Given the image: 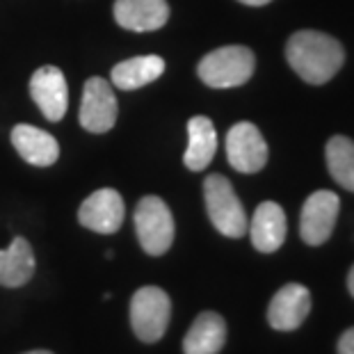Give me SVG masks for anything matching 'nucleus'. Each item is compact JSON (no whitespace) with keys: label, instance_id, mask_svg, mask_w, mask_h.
<instances>
[{"label":"nucleus","instance_id":"obj_8","mask_svg":"<svg viewBox=\"0 0 354 354\" xmlns=\"http://www.w3.org/2000/svg\"><path fill=\"white\" fill-rule=\"evenodd\" d=\"M117 96L108 80L99 76L89 78L82 89L80 126L89 133H108L117 122Z\"/></svg>","mask_w":354,"mask_h":354},{"label":"nucleus","instance_id":"obj_14","mask_svg":"<svg viewBox=\"0 0 354 354\" xmlns=\"http://www.w3.org/2000/svg\"><path fill=\"white\" fill-rule=\"evenodd\" d=\"M12 145L19 151V156L26 162L35 165V167H48L57 160L59 145L50 133L41 131V128L19 124L12 131Z\"/></svg>","mask_w":354,"mask_h":354},{"label":"nucleus","instance_id":"obj_7","mask_svg":"<svg viewBox=\"0 0 354 354\" xmlns=\"http://www.w3.org/2000/svg\"><path fill=\"white\" fill-rule=\"evenodd\" d=\"M227 156L229 165L240 174H256L268 162V145L254 124L240 122L227 135Z\"/></svg>","mask_w":354,"mask_h":354},{"label":"nucleus","instance_id":"obj_23","mask_svg":"<svg viewBox=\"0 0 354 354\" xmlns=\"http://www.w3.org/2000/svg\"><path fill=\"white\" fill-rule=\"evenodd\" d=\"M26 354H53L48 350H32V352H26Z\"/></svg>","mask_w":354,"mask_h":354},{"label":"nucleus","instance_id":"obj_13","mask_svg":"<svg viewBox=\"0 0 354 354\" xmlns=\"http://www.w3.org/2000/svg\"><path fill=\"white\" fill-rule=\"evenodd\" d=\"M247 231H250V236H252V245L261 254L277 252L279 247L283 245L286 231H288L283 208L274 201H263L261 206L256 208Z\"/></svg>","mask_w":354,"mask_h":354},{"label":"nucleus","instance_id":"obj_12","mask_svg":"<svg viewBox=\"0 0 354 354\" xmlns=\"http://www.w3.org/2000/svg\"><path fill=\"white\" fill-rule=\"evenodd\" d=\"M115 19L133 32H151L167 24L169 5L167 0H117Z\"/></svg>","mask_w":354,"mask_h":354},{"label":"nucleus","instance_id":"obj_16","mask_svg":"<svg viewBox=\"0 0 354 354\" xmlns=\"http://www.w3.org/2000/svg\"><path fill=\"white\" fill-rule=\"evenodd\" d=\"M217 133L208 117H192L187 122V149L183 156L185 167L190 171H203L215 158Z\"/></svg>","mask_w":354,"mask_h":354},{"label":"nucleus","instance_id":"obj_1","mask_svg":"<svg viewBox=\"0 0 354 354\" xmlns=\"http://www.w3.org/2000/svg\"><path fill=\"white\" fill-rule=\"evenodd\" d=\"M290 69L308 85H325L345 62L343 44L318 30H299L286 44Z\"/></svg>","mask_w":354,"mask_h":354},{"label":"nucleus","instance_id":"obj_20","mask_svg":"<svg viewBox=\"0 0 354 354\" xmlns=\"http://www.w3.org/2000/svg\"><path fill=\"white\" fill-rule=\"evenodd\" d=\"M338 354H354V327L345 329L338 338Z\"/></svg>","mask_w":354,"mask_h":354},{"label":"nucleus","instance_id":"obj_9","mask_svg":"<svg viewBox=\"0 0 354 354\" xmlns=\"http://www.w3.org/2000/svg\"><path fill=\"white\" fill-rule=\"evenodd\" d=\"M124 199L112 187H103L80 203L78 220L85 229L96 233H115L124 224Z\"/></svg>","mask_w":354,"mask_h":354},{"label":"nucleus","instance_id":"obj_2","mask_svg":"<svg viewBox=\"0 0 354 354\" xmlns=\"http://www.w3.org/2000/svg\"><path fill=\"white\" fill-rule=\"evenodd\" d=\"M203 199H206L208 217L213 227L227 238H243L250 222H247L245 208L240 203L231 180L222 174H210L203 180Z\"/></svg>","mask_w":354,"mask_h":354},{"label":"nucleus","instance_id":"obj_5","mask_svg":"<svg viewBox=\"0 0 354 354\" xmlns=\"http://www.w3.org/2000/svg\"><path fill=\"white\" fill-rule=\"evenodd\" d=\"M135 231L149 256H162L174 243V217L160 197L140 199L135 208Z\"/></svg>","mask_w":354,"mask_h":354},{"label":"nucleus","instance_id":"obj_19","mask_svg":"<svg viewBox=\"0 0 354 354\" xmlns=\"http://www.w3.org/2000/svg\"><path fill=\"white\" fill-rule=\"evenodd\" d=\"M331 178L348 192H354V142L345 135H334L325 149Z\"/></svg>","mask_w":354,"mask_h":354},{"label":"nucleus","instance_id":"obj_11","mask_svg":"<svg viewBox=\"0 0 354 354\" xmlns=\"http://www.w3.org/2000/svg\"><path fill=\"white\" fill-rule=\"evenodd\" d=\"M30 96L39 105L41 115L48 122H59L69 105V87L64 73L57 66H41L30 78Z\"/></svg>","mask_w":354,"mask_h":354},{"label":"nucleus","instance_id":"obj_10","mask_svg":"<svg viewBox=\"0 0 354 354\" xmlns=\"http://www.w3.org/2000/svg\"><path fill=\"white\" fill-rule=\"evenodd\" d=\"M311 313V292L302 283H286L268 306V322L277 331H295Z\"/></svg>","mask_w":354,"mask_h":354},{"label":"nucleus","instance_id":"obj_17","mask_svg":"<svg viewBox=\"0 0 354 354\" xmlns=\"http://www.w3.org/2000/svg\"><path fill=\"white\" fill-rule=\"evenodd\" d=\"M35 274V254L26 238L17 236L7 250H0V286L19 288Z\"/></svg>","mask_w":354,"mask_h":354},{"label":"nucleus","instance_id":"obj_21","mask_svg":"<svg viewBox=\"0 0 354 354\" xmlns=\"http://www.w3.org/2000/svg\"><path fill=\"white\" fill-rule=\"evenodd\" d=\"M238 3H245V5H252V7H261V5L272 3V0H238Z\"/></svg>","mask_w":354,"mask_h":354},{"label":"nucleus","instance_id":"obj_3","mask_svg":"<svg viewBox=\"0 0 354 354\" xmlns=\"http://www.w3.org/2000/svg\"><path fill=\"white\" fill-rule=\"evenodd\" d=\"M256 57L247 46H222L210 50L197 66L199 78L213 89L240 87L254 76Z\"/></svg>","mask_w":354,"mask_h":354},{"label":"nucleus","instance_id":"obj_18","mask_svg":"<svg viewBox=\"0 0 354 354\" xmlns=\"http://www.w3.org/2000/svg\"><path fill=\"white\" fill-rule=\"evenodd\" d=\"M165 59L160 55H140L119 62L112 69V85L119 89H140L162 76Z\"/></svg>","mask_w":354,"mask_h":354},{"label":"nucleus","instance_id":"obj_22","mask_svg":"<svg viewBox=\"0 0 354 354\" xmlns=\"http://www.w3.org/2000/svg\"><path fill=\"white\" fill-rule=\"evenodd\" d=\"M348 290H350V295L354 297V266L350 268V272H348Z\"/></svg>","mask_w":354,"mask_h":354},{"label":"nucleus","instance_id":"obj_6","mask_svg":"<svg viewBox=\"0 0 354 354\" xmlns=\"http://www.w3.org/2000/svg\"><path fill=\"white\" fill-rule=\"evenodd\" d=\"M341 210V199L336 192L318 190L304 201L302 217H299V236L306 245L318 247L331 238Z\"/></svg>","mask_w":354,"mask_h":354},{"label":"nucleus","instance_id":"obj_15","mask_svg":"<svg viewBox=\"0 0 354 354\" xmlns=\"http://www.w3.org/2000/svg\"><path fill=\"white\" fill-rule=\"evenodd\" d=\"M227 343V322L220 313L203 311L194 318L183 338L185 354H220Z\"/></svg>","mask_w":354,"mask_h":354},{"label":"nucleus","instance_id":"obj_4","mask_svg":"<svg viewBox=\"0 0 354 354\" xmlns=\"http://www.w3.org/2000/svg\"><path fill=\"white\" fill-rule=\"evenodd\" d=\"M171 318L169 295L158 286L135 290L131 299V327L142 343H156L165 336Z\"/></svg>","mask_w":354,"mask_h":354}]
</instances>
